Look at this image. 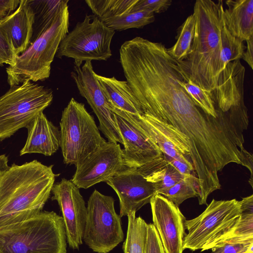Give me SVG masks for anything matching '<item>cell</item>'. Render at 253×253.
Listing matches in <instances>:
<instances>
[{
	"mask_svg": "<svg viewBox=\"0 0 253 253\" xmlns=\"http://www.w3.org/2000/svg\"><path fill=\"white\" fill-rule=\"evenodd\" d=\"M37 160L0 172V226L28 219L43 209L57 176Z\"/></svg>",
	"mask_w": 253,
	"mask_h": 253,
	"instance_id": "1",
	"label": "cell"
},
{
	"mask_svg": "<svg viewBox=\"0 0 253 253\" xmlns=\"http://www.w3.org/2000/svg\"><path fill=\"white\" fill-rule=\"evenodd\" d=\"M223 7L222 0L195 1V35L191 51L184 60L179 62L186 77L209 92L213 101L215 89L224 72L220 40Z\"/></svg>",
	"mask_w": 253,
	"mask_h": 253,
	"instance_id": "2",
	"label": "cell"
},
{
	"mask_svg": "<svg viewBox=\"0 0 253 253\" xmlns=\"http://www.w3.org/2000/svg\"><path fill=\"white\" fill-rule=\"evenodd\" d=\"M66 240L63 217L53 211L0 226V253H67Z\"/></svg>",
	"mask_w": 253,
	"mask_h": 253,
	"instance_id": "3",
	"label": "cell"
},
{
	"mask_svg": "<svg viewBox=\"0 0 253 253\" xmlns=\"http://www.w3.org/2000/svg\"><path fill=\"white\" fill-rule=\"evenodd\" d=\"M69 11L67 5L50 26L17 57L14 65L6 68L7 83L10 87L27 81L36 82L49 78L51 64L61 41L69 33Z\"/></svg>",
	"mask_w": 253,
	"mask_h": 253,
	"instance_id": "4",
	"label": "cell"
},
{
	"mask_svg": "<svg viewBox=\"0 0 253 253\" xmlns=\"http://www.w3.org/2000/svg\"><path fill=\"white\" fill-rule=\"evenodd\" d=\"M241 212L240 201L212 199L201 214L185 220L183 250L203 252L216 247L231 235Z\"/></svg>",
	"mask_w": 253,
	"mask_h": 253,
	"instance_id": "5",
	"label": "cell"
},
{
	"mask_svg": "<svg viewBox=\"0 0 253 253\" xmlns=\"http://www.w3.org/2000/svg\"><path fill=\"white\" fill-rule=\"evenodd\" d=\"M52 100L51 89L31 81L10 87L0 97V141L26 128Z\"/></svg>",
	"mask_w": 253,
	"mask_h": 253,
	"instance_id": "6",
	"label": "cell"
},
{
	"mask_svg": "<svg viewBox=\"0 0 253 253\" xmlns=\"http://www.w3.org/2000/svg\"><path fill=\"white\" fill-rule=\"evenodd\" d=\"M60 144L64 163L75 166L106 141L84 105L72 98L60 121Z\"/></svg>",
	"mask_w": 253,
	"mask_h": 253,
	"instance_id": "7",
	"label": "cell"
},
{
	"mask_svg": "<svg viewBox=\"0 0 253 253\" xmlns=\"http://www.w3.org/2000/svg\"><path fill=\"white\" fill-rule=\"evenodd\" d=\"M115 31L94 15H86L61 41L56 57L71 58L83 63L107 60L111 56V43Z\"/></svg>",
	"mask_w": 253,
	"mask_h": 253,
	"instance_id": "8",
	"label": "cell"
},
{
	"mask_svg": "<svg viewBox=\"0 0 253 253\" xmlns=\"http://www.w3.org/2000/svg\"><path fill=\"white\" fill-rule=\"evenodd\" d=\"M114 198L95 189L87 206L83 240L93 252L108 253L124 240L121 217L114 208Z\"/></svg>",
	"mask_w": 253,
	"mask_h": 253,
	"instance_id": "9",
	"label": "cell"
},
{
	"mask_svg": "<svg viewBox=\"0 0 253 253\" xmlns=\"http://www.w3.org/2000/svg\"><path fill=\"white\" fill-rule=\"evenodd\" d=\"M71 73L80 94L87 101L96 115L99 128L108 141L123 144V140L112 111L94 72L91 61L82 63L74 61Z\"/></svg>",
	"mask_w": 253,
	"mask_h": 253,
	"instance_id": "10",
	"label": "cell"
},
{
	"mask_svg": "<svg viewBox=\"0 0 253 253\" xmlns=\"http://www.w3.org/2000/svg\"><path fill=\"white\" fill-rule=\"evenodd\" d=\"M118 143L106 141L76 166L71 180L79 189L106 182L126 167Z\"/></svg>",
	"mask_w": 253,
	"mask_h": 253,
	"instance_id": "11",
	"label": "cell"
},
{
	"mask_svg": "<svg viewBox=\"0 0 253 253\" xmlns=\"http://www.w3.org/2000/svg\"><path fill=\"white\" fill-rule=\"evenodd\" d=\"M120 116L154 143L167 159L192 163L188 138L172 126L147 114Z\"/></svg>",
	"mask_w": 253,
	"mask_h": 253,
	"instance_id": "12",
	"label": "cell"
},
{
	"mask_svg": "<svg viewBox=\"0 0 253 253\" xmlns=\"http://www.w3.org/2000/svg\"><path fill=\"white\" fill-rule=\"evenodd\" d=\"M52 200L57 202L62 214L67 241L72 249L83 244L87 216V207L79 188L71 180L63 178L54 183L51 189Z\"/></svg>",
	"mask_w": 253,
	"mask_h": 253,
	"instance_id": "13",
	"label": "cell"
},
{
	"mask_svg": "<svg viewBox=\"0 0 253 253\" xmlns=\"http://www.w3.org/2000/svg\"><path fill=\"white\" fill-rule=\"evenodd\" d=\"M150 204L153 224L165 253H183L186 219L179 207L160 194L154 195Z\"/></svg>",
	"mask_w": 253,
	"mask_h": 253,
	"instance_id": "14",
	"label": "cell"
},
{
	"mask_svg": "<svg viewBox=\"0 0 253 253\" xmlns=\"http://www.w3.org/2000/svg\"><path fill=\"white\" fill-rule=\"evenodd\" d=\"M106 183L119 197L121 217L136 212L150 203L152 197L157 194L153 184L138 172L136 168L125 167Z\"/></svg>",
	"mask_w": 253,
	"mask_h": 253,
	"instance_id": "15",
	"label": "cell"
},
{
	"mask_svg": "<svg viewBox=\"0 0 253 253\" xmlns=\"http://www.w3.org/2000/svg\"><path fill=\"white\" fill-rule=\"evenodd\" d=\"M114 114L123 142L122 155L126 167L137 169L163 155L159 147L131 123Z\"/></svg>",
	"mask_w": 253,
	"mask_h": 253,
	"instance_id": "16",
	"label": "cell"
},
{
	"mask_svg": "<svg viewBox=\"0 0 253 253\" xmlns=\"http://www.w3.org/2000/svg\"><path fill=\"white\" fill-rule=\"evenodd\" d=\"M28 134L20 155L38 153L51 156L60 147V132L43 112L38 114L26 127Z\"/></svg>",
	"mask_w": 253,
	"mask_h": 253,
	"instance_id": "17",
	"label": "cell"
},
{
	"mask_svg": "<svg viewBox=\"0 0 253 253\" xmlns=\"http://www.w3.org/2000/svg\"><path fill=\"white\" fill-rule=\"evenodd\" d=\"M34 22V13L29 0H21L18 8L0 21V29L10 41L17 56L31 43Z\"/></svg>",
	"mask_w": 253,
	"mask_h": 253,
	"instance_id": "18",
	"label": "cell"
},
{
	"mask_svg": "<svg viewBox=\"0 0 253 253\" xmlns=\"http://www.w3.org/2000/svg\"><path fill=\"white\" fill-rule=\"evenodd\" d=\"M96 77L114 113L120 116L143 114L126 81L118 80L114 77L108 78L97 74Z\"/></svg>",
	"mask_w": 253,
	"mask_h": 253,
	"instance_id": "19",
	"label": "cell"
},
{
	"mask_svg": "<svg viewBox=\"0 0 253 253\" xmlns=\"http://www.w3.org/2000/svg\"><path fill=\"white\" fill-rule=\"evenodd\" d=\"M222 20L229 33L242 41L253 36V0H227Z\"/></svg>",
	"mask_w": 253,
	"mask_h": 253,
	"instance_id": "20",
	"label": "cell"
},
{
	"mask_svg": "<svg viewBox=\"0 0 253 253\" xmlns=\"http://www.w3.org/2000/svg\"><path fill=\"white\" fill-rule=\"evenodd\" d=\"M138 172L154 185L157 194L182 179V175L164 156L148 162L136 169Z\"/></svg>",
	"mask_w": 253,
	"mask_h": 253,
	"instance_id": "21",
	"label": "cell"
},
{
	"mask_svg": "<svg viewBox=\"0 0 253 253\" xmlns=\"http://www.w3.org/2000/svg\"><path fill=\"white\" fill-rule=\"evenodd\" d=\"M244 66L240 60L229 62L221 75L214 94V100L217 107L225 112L230 107L233 97L238 93L241 86Z\"/></svg>",
	"mask_w": 253,
	"mask_h": 253,
	"instance_id": "22",
	"label": "cell"
},
{
	"mask_svg": "<svg viewBox=\"0 0 253 253\" xmlns=\"http://www.w3.org/2000/svg\"><path fill=\"white\" fill-rule=\"evenodd\" d=\"M68 0H29L34 13L31 43L51 24L61 10L68 5Z\"/></svg>",
	"mask_w": 253,
	"mask_h": 253,
	"instance_id": "23",
	"label": "cell"
},
{
	"mask_svg": "<svg viewBox=\"0 0 253 253\" xmlns=\"http://www.w3.org/2000/svg\"><path fill=\"white\" fill-rule=\"evenodd\" d=\"M136 212L127 215L126 236L123 245L124 253H144L148 224Z\"/></svg>",
	"mask_w": 253,
	"mask_h": 253,
	"instance_id": "24",
	"label": "cell"
},
{
	"mask_svg": "<svg viewBox=\"0 0 253 253\" xmlns=\"http://www.w3.org/2000/svg\"><path fill=\"white\" fill-rule=\"evenodd\" d=\"M195 18L189 16L178 28L175 43L167 48L169 55L178 62L184 60L189 54L195 35Z\"/></svg>",
	"mask_w": 253,
	"mask_h": 253,
	"instance_id": "25",
	"label": "cell"
},
{
	"mask_svg": "<svg viewBox=\"0 0 253 253\" xmlns=\"http://www.w3.org/2000/svg\"><path fill=\"white\" fill-rule=\"evenodd\" d=\"M137 0H86L85 3L100 20L129 12Z\"/></svg>",
	"mask_w": 253,
	"mask_h": 253,
	"instance_id": "26",
	"label": "cell"
},
{
	"mask_svg": "<svg viewBox=\"0 0 253 253\" xmlns=\"http://www.w3.org/2000/svg\"><path fill=\"white\" fill-rule=\"evenodd\" d=\"M160 194L179 207L185 200L199 196L198 179L195 174L185 176L172 186L161 191Z\"/></svg>",
	"mask_w": 253,
	"mask_h": 253,
	"instance_id": "27",
	"label": "cell"
},
{
	"mask_svg": "<svg viewBox=\"0 0 253 253\" xmlns=\"http://www.w3.org/2000/svg\"><path fill=\"white\" fill-rule=\"evenodd\" d=\"M155 21L154 13L142 10L131 11L105 20L104 24L114 31H123L131 28H141Z\"/></svg>",
	"mask_w": 253,
	"mask_h": 253,
	"instance_id": "28",
	"label": "cell"
},
{
	"mask_svg": "<svg viewBox=\"0 0 253 253\" xmlns=\"http://www.w3.org/2000/svg\"><path fill=\"white\" fill-rule=\"evenodd\" d=\"M220 40L221 58L224 70L229 62L242 58L246 46L243 41L234 37L229 33L223 20L220 30Z\"/></svg>",
	"mask_w": 253,
	"mask_h": 253,
	"instance_id": "29",
	"label": "cell"
},
{
	"mask_svg": "<svg viewBox=\"0 0 253 253\" xmlns=\"http://www.w3.org/2000/svg\"><path fill=\"white\" fill-rule=\"evenodd\" d=\"M182 84L194 101L206 113L216 118L223 112L209 92L193 84L187 77Z\"/></svg>",
	"mask_w": 253,
	"mask_h": 253,
	"instance_id": "30",
	"label": "cell"
},
{
	"mask_svg": "<svg viewBox=\"0 0 253 253\" xmlns=\"http://www.w3.org/2000/svg\"><path fill=\"white\" fill-rule=\"evenodd\" d=\"M211 251V253H253V240H228Z\"/></svg>",
	"mask_w": 253,
	"mask_h": 253,
	"instance_id": "31",
	"label": "cell"
},
{
	"mask_svg": "<svg viewBox=\"0 0 253 253\" xmlns=\"http://www.w3.org/2000/svg\"><path fill=\"white\" fill-rule=\"evenodd\" d=\"M171 0H137L131 11L147 10L154 13L166 11L171 4Z\"/></svg>",
	"mask_w": 253,
	"mask_h": 253,
	"instance_id": "32",
	"label": "cell"
},
{
	"mask_svg": "<svg viewBox=\"0 0 253 253\" xmlns=\"http://www.w3.org/2000/svg\"><path fill=\"white\" fill-rule=\"evenodd\" d=\"M17 57L10 41L0 29V66L4 64L14 65Z\"/></svg>",
	"mask_w": 253,
	"mask_h": 253,
	"instance_id": "33",
	"label": "cell"
},
{
	"mask_svg": "<svg viewBox=\"0 0 253 253\" xmlns=\"http://www.w3.org/2000/svg\"><path fill=\"white\" fill-rule=\"evenodd\" d=\"M144 253H165L154 225L148 224Z\"/></svg>",
	"mask_w": 253,
	"mask_h": 253,
	"instance_id": "34",
	"label": "cell"
},
{
	"mask_svg": "<svg viewBox=\"0 0 253 253\" xmlns=\"http://www.w3.org/2000/svg\"><path fill=\"white\" fill-rule=\"evenodd\" d=\"M20 1L19 0H0V21L14 12Z\"/></svg>",
	"mask_w": 253,
	"mask_h": 253,
	"instance_id": "35",
	"label": "cell"
},
{
	"mask_svg": "<svg viewBox=\"0 0 253 253\" xmlns=\"http://www.w3.org/2000/svg\"><path fill=\"white\" fill-rule=\"evenodd\" d=\"M247 42L246 49L243 53L242 58L244 59L253 69V36L251 37Z\"/></svg>",
	"mask_w": 253,
	"mask_h": 253,
	"instance_id": "36",
	"label": "cell"
},
{
	"mask_svg": "<svg viewBox=\"0 0 253 253\" xmlns=\"http://www.w3.org/2000/svg\"><path fill=\"white\" fill-rule=\"evenodd\" d=\"M8 158L5 154L0 155V172L8 167Z\"/></svg>",
	"mask_w": 253,
	"mask_h": 253,
	"instance_id": "37",
	"label": "cell"
}]
</instances>
